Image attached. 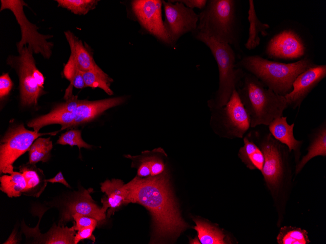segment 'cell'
<instances>
[{"label":"cell","instance_id":"30","mask_svg":"<svg viewBox=\"0 0 326 244\" xmlns=\"http://www.w3.org/2000/svg\"><path fill=\"white\" fill-rule=\"evenodd\" d=\"M277 241L279 244H307L310 243L306 230L292 226L282 227Z\"/></svg>","mask_w":326,"mask_h":244},{"label":"cell","instance_id":"38","mask_svg":"<svg viewBox=\"0 0 326 244\" xmlns=\"http://www.w3.org/2000/svg\"><path fill=\"white\" fill-rule=\"evenodd\" d=\"M13 86V83L8 73L3 74L0 76V98L8 94Z\"/></svg>","mask_w":326,"mask_h":244},{"label":"cell","instance_id":"35","mask_svg":"<svg viewBox=\"0 0 326 244\" xmlns=\"http://www.w3.org/2000/svg\"><path fill=\"white\" fill-rule=\"evenodd\" d=\"M96 226L93 225L78 230L74 237V244H77L84 239H90L95 242V238L93 235V232Z\"/></svg>","mask_w":326,"mask_h":244},{"label":"cell","instance_id":"14","mask_svg":"<svg viewBox=\"0 0 326 244\" xmlns=\"http://www.w3.org/2000/svg\"><path fill=\"white\" fill-rule=\"evenodd\" d=\"M306 47L301 37L295 31L285 30L274 36L265 50L270 57L295 59L303 56Z\"/></svg>","mask_w":326,"mask_h":244},{"label":"cell","instance_id":"17","mask_svg":"<svg viewBox=\"0 0 326 244\" xmlns=\"http://www.w3.org/2000/svg\"><path fill=\"white\" fill-rule=\"evenodd\" d=\"M124 97L119 96L96 101L80 100L74 113L75 120L72 127L89 122L106 110L122 104Z\"/></svg>","mask_w":326,"mask_h":244},{"label":"cell","instance_id":"15","mask_svg":"<svg viewBox=\"0 0 326 244\" xmlns=\"http://www.w3.org/2000/svg\"><path fill=\"white\" fill-rule=\"evenodd\" d=\"M92 188L80 192L66 205L62 213L61 223L72 220L75 213L92 217L101 224L105 219V212L94 202L90 195Z\"/></svg>","mask_w":326,"mask_h":244},{"label":"cell","instance_id":"26","mask_svg":"<svg viewBox=\"0 0 326 244\" xmlns=\"http://www.w3.org/2000/svg\"><path fill=\"white\" fill-rule=\"evenodd\" d=\"M0 182V190L10 198L20 196L26 188L25 178L20 172L14 171L9 175L1 176Z\"/></svg>","mask_w":326,"mask_h":244},{"label":"cell","instance_id":"19","mask_svg":"<svg viewBox=\"0 0 326 244\" xmlns=\"http://www.w3.org/2000/svg\"><path fill=\"white\" fill-rule=\"evenodd\" d=\"M101 188L106 194L102 199V208L106 212L109 208L108 217H110L113 210L126 204L127 190L122 180L116 179L107 180L101 183Z\"/></svg>","mask_w":326,"mask_h":244},{"label":"cell","instance_id":"23","mask_svg":"<svg viewBox=\"0 0 326 244\" xmlns=\"http://www.w3.org/2000/svg\"><path fill=\"white\" fill-rule=\"evenodd\" d=\"M248 20L249 23L248 38L244 46L249 50L257 47L260 43L259 34L265 37L267 35L268 24L262 22L258 19L254 8L253 0H249Z\"/></svg>","mask_w":326,"mask_h":244},{"label":"cell","instance_id":"36","mask_svg":"<svg viewBox=\"0 0 326 244\" xmlns=\"http://www.w3.org/2000/svg\"><path fill=\"white\" fill-rule=\"evenodd\" d=\"M151 170L150 176H156L164 171V165L162 160L158 157H146Z\"/></svg>","mask_w":326,"mask_h":244},{"label":"cell","instance_id":"7","mask_svg":"<svg viewBox=\"0 0 326 244\" xmlns=\"http://www.w3.org/2000/svg\"><path fill=\"white\" fill-rule=\"evenodd\" d=\"M210 110L211 126L221 135L242 138L250 128V117L236 90L224 106Z\"/></svg>","mask_w":326,"mask_h":244},{"label":"cell","instance_id":"1","mask_svg":"<svg viewBox=\"0 0 326 244\" xmlns=\"http://www.w3.org/2000/svg\"><path fill=\"white\" fill-rule=\"evenodd\" d=\"M125 185L126 204H140L151 214L154 226L152 243L176 238L187 227L173 196L166 171L144 178L136 176Z\"/></svg>","mask_w":326,"mask_h":244},{"label":"cell","instance_id":"37","mask_svg":"<svg viewBox=\"0 0 326 244\" xmlns=\"http://www.w3.org/2000/svg\"><path fill=\"white\" fill-rule=\"evenodd\" d=\"M80 100L77 95H72L66 99V102L60 104L56 107L64 112L74 113L79 104Z\"/></svg>","mask_w":326,"mask_h":244},{"label":"cell","instance_id":"11","mask_svg":"<svg viewBox=\"0 0 326 244\" xmlns=\"http://www.w3.org/2000/svg\"><path fill=\"white\" fill-rule=\"evenodd\" d=\"M165 28L174 43L181 37L197 30L199 15L178 0H162Z\"/></svg>","mask_w":326,"mask_h":244},{"label":"cell","instance_id":"6","mask_svg":"<svg viewBox=\"0 0 326 244\" xmlns=\"http://www.w3.org/2000/svg\"><path fill=\"white\" fill-rule=\"evenodd\" d=\"M264 156L261 171L266 184L275 188L291 173L288 148L275 139L269 132L256 131L253 133Z\"/></svg>","mask_w":326,"mask_h":244},{"label":"cell","instance_id":"27","mask_svg":"<svg viewBox=\"0 0 326 244\" xmlns=\"http://www.w3.org/2000/svg\"><path fill=\"white\" fill-rule=\"evenodd\" d=\"M198 238L202 244H224L225 235L223 232L211 225L200 220H194Z\"/></svg>","mask_w":326,"mask_h":244},{"label":"cell","instance_id":"28","mask_svg":"<svg viewBox=\"0 0 326 244\" xmlns=\"http://www.w3.org/2000/svg\"><path fill=\"white\" fill-rule=\"evenodd\" d=\"M53 148L50 137L38 138L32 144L29 150V164H35L39 162H46L50 157Z\"/></svg>","mask_w":326,"mask_h":244},{"label":"cell","instance_id":"9","mask_svg":"<svg viewBox=\"0 0 326 244\" xmlns=\"http://www.w3.org/2000/svg\"><path fill=\"white\" fill-rule=\"evenodd\" d=\"M59 131L40 133L26 129L23 124L11 128L2 138L0 146V174H11L14 172L15 161L29 150L32 144L40 136L56 135Z\"/></svg>","mask_w":326,"mask_h":244},{"label":"cell","instance_id":"32","mask_svg":"<svg viewBox=\"0 0 326 244\" xmlns=\"http://www.w3.org/2000/svg\"><path fill=\"white\" fill-rule=\"evenodd\" d=\"M63 74L70 81V84L68 87L72 88L74 87L77 89L86 87L82 71L71 56L64 67Z\"/></svg>","mask_w":326,"mask_h":244},{"label":"cell","instance_id":"31","mask_svg":"<svg viewBox=\"0 0 326 244\" xmlns=\"http://www.w3.org/2000/svg\"><path fill=\"white\" fill-rule=\"evenodd\" d=\"M58 6L66 8L76 15H85L96 8L99 0H57Z\"/></svg>","mask_w":326,"mask_h":244},{"label":"cell","instance_id":"39","mask_svg":"<svg viewBox=\"0 0 326 244\" xmlns=\"http://www.w3.org/2000/svg\"><path fill=\"white\" fill-rule=\"evenodd\" d=\"M186 7L193 9L198 8L203 10L205 7L207 0H178Z\"/></svg>","mask_w":326,"mask_h":244},{"label":"cell","instance_id":"21","mask_svg":"<svg viewBox=\"0 0 326 244\" xmlns=\"http://www.w3.org/2000/svg\"><path fill=\"white\" fill-rule=\"evenodd\" d=\"M310 143L307 153L297 163L295 173L298 174L306 164L317 156L326 155V121L325 120L312 130L310 134Z\"/></svg>","mask_w":326,"mask_h":244},{"label":"cell","instance_id":"4","mask_svg":"<svg viewBox=\"0 0 326 244\" xmlns=\"http://www.w3.org/2000/svg\"><path fill=\"white\" fill-rule=\"evenodd\" d=\"M238 1L208 0L199 15L197 30L241 51Z\"/></svg>","mask_w":326,"mask_h":244},{"label":"cell","instance_id":"16","mask_svg":"<svg viewBox=\"0 0 326 244\" xmlns=\"http://www.w3.org/2000/svg\"><path fill=\"white\" fill-rule=\"evenodd\" d=\"M23 232L27 239H32L33 244H74L76 230L73 227H64L53 225L50 230L45 234H41L37 227L30 228L23 224Z\"/></svg>","mask_w":326,"mask_h":244},{"label":"cell","instance_id":"22","mask_svg":"<svg viewBox=\"0 0 326 244\" xmlns=\"http://www.w3.org/2000/svg\"><path fill=\"white\" fill-rule=\"evenodd\" d=\"M74 120V113L64 112L56 107L49 113L32 119L27 125L39 132L44 126L59 124L61 125V130H62L72 127Z\"/></svg>","mask_w":326,"mask_h":244},{"label":"cell","instance_id":"12","mask_svg":"<svg viewBox=\"0 0 326 244\" xmlns=\"http://www.w3.org/2000/svg\"><path fill=\"white\" fill-rule=\"evenodd\" d=\"M162 0H136L132 8L140 23L148 33L162 42L173 44L162 19Z\"/></svg>","mask_w":326,"mask_h":244},{"label":"cell","instance_id":"33","mask_svg":"<svg viewBox=\"0 0 326 244\" xmlns=\"http://www.w3.org/2000/svg\"><path fill=\"white\" fill-rule=\"evenodd\" d=\"M57 144L71 146H76L80 150L81 148L90 149L92 145L83 140L81 131L79 130H71L61 134L57 142Z\"/></svg>","mask_w":326,"mask_h":244},{"label":"cell","instance_id":"18","mask_svg":"<svg viewBox=\"0 0 326 244\" xmlns=\"http://www.w3.org/2000/svg\"><path fill=\"white\" fill-rule=\"evenodd\" d=\"M294 123L289 125L287 117L283 115L272 120L267 127L269 132L275 139L285 145L290 152L293 151L297 163L302 141L297 140L294 136Z\"/></svg>","mask_w":326,"mask_h":244},{"label":"cell","instance_id":"29","mask_svg":"<svg viewBox=\"0 0 326 244\" xmlns=\"http://www.w3.org/2000/svg\"><path fill=\"white\" fill-rule=\"evenodd\" d=\"M82 73L86 87L99 88L110 95L113 94V91L110 88L113 79L103 71H82Z\"/></svg>","mask_w":326,"mask_h":244},{"label":"cell","instance_id":"8","mask_svg":"<svg viewBox=\"0 0 326 244\" xmlns=\"http://www.w3.org/2000/svg\"><path fill=\"white\" fill-rule=\"evenodd\" d=\"M0 11L4 9L11 10L19 24L21 30L20 40L17 43L19 53L28 44L33 53L41 54L44 58L49 59L52 55L53 43L47 40L53 36L44 35L39 33L38 27L30 22L25 15L23 7L27 4L22 0H1Z\"/></svg>","mask_w":326,"mask_h":244},{"label":"cell","instance_id":"40","mask_svg":"<svg viewBox=\"0 0 326 244\" xmlns=\"http://www.w3.org/2000/svg\"><path fill=\"white\" fill-rule=\"evenodd\" d=\"M142 163L138 169L137 175L140 177H146L151 175V170L149 163L146 157L143 158Z\"/></svg>","mask_w":326,"mask_h":244},{"label":"cell","instance_id":"2","mask_svg":"<svg viewBox=\"0 0 326 244\" xmlns=\"http://www.w3.org/2000/svg\"><path fill=\"white\" fill-rule=\"evenodd\" d=\"M250 120V128L267 126L283 115L286 99L268 88L253 75L244 71L236 89Z\"/></svg>","mask_w":326,"mask_h":244},{"label":"cell","instance_id":"3","mask_svg":"<svg viewBox=\"0 0 326 244\" xmlns=\"http://www.w3.org/2000/svg\"><path fill=\"white\" fill-rule=\"evenodd\" d=\"M314 65L307 56L295 62L285 63L258 55L244 56L236 63L237 67L253 75L268 88L284 96L292 91L298 75Z\"/></svg>","mask_w":326,"mask_h":244},{"label":"cell","instance_id":"10","mask_svg":"<svg viewBox=\"0 0 326 244\" xmlns=\"http://www.w3.org/2000/svg\"><path fill=\"white\" fill-rule=\"evenodd\" d=\"M31 48L25 46L14 59L19 74L21 103L23 106L37 105L43 93L44 77L37 68Z\"/></svg>","mask_w":326,"mask_h":244},{"label":"cell","instance_id":"13","mask_svg":"<svg viewBox=\"0 0 326 244\" xmlns=\"http://www.w3.org/2000/svg\"><path fill=\"white\" fill-rule=\"evenodd\" d=\"M326 76V65L316 64L298 75L293 83L292 91L285 96L288 108H300L304 99Z\"/></svg>","mask_w":326,"mask_h":244},{"label":"cell","instance_id":"25","mask_svg":"<svg viewBox=\"0 0 326 244\" xmlns=\"http://www.w3.org/2000/svg\"><path fill=\"white\" fill-rule=\"evenodd\" d=\"M20 172L23 175L26 188L23 194L34 197H39L43 192L47 185V181L42 174L34 168L22 167Z\"/></svg>","mask_w":326,"mask_h":244},{"label":"cell","instance_id":"41","mask_svg":"<svg viewBox=\"0 0 326 244\" xmlns=\"http://www.w3.org/2000/svg\"><path fill=\"white\" fill-rule=\"evenodd\" d=\"M46 181L48 182L55 183H59L63 184L65 187L70 188V185L66 182V180L64 179L62 173L61 172H59L57 174V175L53 178L46 179Z\"/></svg>","mask_w":326,"mask_h":244},{"label":"cell","instance_id":"42","mask_svg":"<svg viewBox=\"0 0 326 244\" xmlns=\"http://www.w3.org/2000/svg\"><path fill=\"white\" fill-rule=\"evenodd\" d=\"M19 242V240L16 237V234L15 231H13L8 239L5 242L4 244H18Z\"/></svg>","mask_w":326,"mask_h":244},{"label":"cell","instance_id":"5","mask_svg":"<svg viewBox=\"0 0 326 244\" xmlns=\"http://www.w3.org/2000/svg\"><path fill=\"white\" fill-rule=\"evenodd\" d=\"M192 35L208 47L216 61L219 70L218 88L207 104L210 110L221 108L228 101L244 71L236 66V56L231 46L215 41L197 31Z\"/></svg>","mask_w":326,"mask_h":244},{"label":"cell","instance_id":"24","mask_svg":"<svg viewBox=\"0 0 326 244\" xmlns=\"http://www.w3.org/2000/svg\"><path fill=\"white\" fill-rule=\"evenodd\" d=\"M244 146L239 150V157L249 169L261 171L264 163V156L261 149L249 136L244 138Z\"/></svg>","mask_w":326,"mask_h":244},{"label":"cell","instance_id":"34","mask_svg":"<svg viewBox=\"0 0 326 244\" xmlns=\"http://www.w3.org/2000/svg\"><path fill=\"white\" fill-rule=\"evenodd\" d=\"M72 219L75 221V224L72 226L76 231L91 225H97L98 224L96 219L79 213L74 214Z\"/></svg>","mask_w":326,"mask_h":244},{"label":"cell","instance_id":"20","mask_svg":"<svg viewBox=\"0 0 326 244\" xmlns=\"http://www.w3.org/2000/svg\"><path fill=\"white\" fill-rule=\"evenodd\" d=\"M64 35L70 48V56L81 71H102L95 62L92 52L81 40L70 31L64 32Z\"/></svg>","mask_w":326,"mask_h":244}]
</instances>
